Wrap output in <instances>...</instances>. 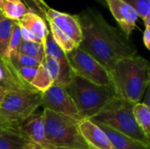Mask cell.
<instances>
[{
  "label": "cell",
  "instance_id": "cell-1",
  "mask_svg": "<svg viewBox=\"0 0 150 149\" xmlns=\"http://www.w3.org/2000/svg\"><path fill=\"white\" fill-rule=\"evenodd\" d=\"M77 17L83 33L78 47L110 73L120 60L137 55V48L129 38L108 24L98 10L87 8Z\"/></svg>",
  "mask_w": 150,
  "mask_h": 149
},
{
  "label": "cell",
  "instance_id": "cell-2",
  "mask_svg": "<svg viewBox=\"0 0 150 149\" xmlns=\"http://www.w3.org/2000/svg\"><path fill=\"white\" fill-rule=\"evenodd\" d=\"M113 88L119 97L140 103L149 86V62L140 55L120 60L111 71Z\"/></svg>",
  "mask_w": 150,
  "mask_h": 149
},
{
  "label": "cell",
  "instance_id": "cell-3",
  "mask_svg": "<svg viewBox=\"0 0 150 149\" xmlns=\"http://www.w3.org/2000/svg\"><path fill=\"white\" fill-rule=\"evenodd\" d=\"M65 89L83 119H91L109 102L119 97L113 86L98 85L76 75Z\"/></svg>",
  "mask_w": 150,
  "mask_h": 149
},
{
  "label": "cell",
  "instance_id": "cell-4",
  "mask_svg": "<svg viewBox=\"0 0 150 149\" xmlns=\"http://www.w3.org/2000/svg\"><path fill=\"white\" fill-rule=\"evenodd\" d=\"M134 105V103L116 97L90 120L108 126L150 148V138L145 134L134 119L133 114Z\"/></svg>",
  "mask_w": 150,
  "mask_h": 149
},
{
  "label": "cell",
  "instance_id": "cell-5",
  "mask_svg": "<svg viewBox=\"0 0 150 149\" xmlns=\"http://www.w3.org/2000/svg\"><path fill=\"white\" fill-rule=\"evenodd\" d=\"M43 115L47 138L54 148L91 149L79 131L78 120L47 109Z\"/></svg>",
  "mask_w": 150,
  "mask_h": 149
},
{
  "label": "cell",
  "instance_id": "cell-6",
  "mask_svg": "<svg viewBox=\"0 0 150 149\" xmlns=\"http://www.w3.org/2000/svg\"><path fill=\"white\" fill-rule=\"evenodd\" d=\"M42 104L39 90L8 91L0 106V112L10 121L21 124L31 117Z\"/></svg>",
  "mask_w": 150,
  "mask_h": 149
},
{
  "label": "cell",
  "instance_id": "cell-7",
  "mask_svg": "<svg viewBox=\"0 0 150 149\" xmlns=\"http://www.w3.org/2000/svg\"><path fill=\"white\" fill-rule=\"evenodd\" d=\"M74 75L103 86H113L112 76L98 61L79 47L67 54Z\"/></svg>",
  "mask_w": 150,
  "mask_h": 149
},
{
  "label": "cell",
  "instance_id": "cell-8",
  "mask_svg": "<svg viewBox=\"0 0 150 149\" xmlns=\"http://www.w3.org/2000/svg\"><path fill=\"white\" fill-rule=\"evenodd\" d=\"M44 109L70 117L76 120H82L77 108L65 87L54 83L49 89L42 93V104Z\"/></svg>",
  "mask_w": 150,
  "mask_h": 149
},
{
  "label": "cell",
  "instance_id": "cell-9",
  "mask_svg": "<svg viewBox=\"0 0 150 149\" xmlns=\"http://www.w3.org/2000/svg\"><path fill=\"white\" fill-rule=\"evenodd\" d=\"M45 18L47 21H52L79 47L83 40V33L77 15H70L49 8L45 13Z\"/></svg>",
  "mask_w": 150,
  "mask_h": 149
},
{
  "label": "cell",
  "instance_id": "cell-10",
  "mask_svg": "<svg viewBox=\"0 0 150 149\" xmlns=\"http://www.w3.org/2000/svg\"><path fill=\"white\" fill-rule=\"evenodd\" d=\"M105 2L123 33L129 38L136 27V21L139 18L138 13L132 6L122 0H105Z\"/></svg>",
  "mask_w": 150,
  "mask_h": 149
},
{
  "label": "cell",
  "instance_id": "cell-11",
  "mask_svg": "<svg viewBox=\"0 0 150 149\" xmlns=\"http://www.w3.org/2000/svg\"><path fill=\"white\" fill-rule=\"evenodd\" d=\"M20 131L29 141L45 149H54L47 138L43 112L40 114L33 113L21 123Z\"/></svg>",
  "mask_w": 150,
  "mask_h": 149
},
{
  "label": "cell",
  "instance_id": "cell-12",
  "mask_svg": "<svg viewBox=\"0 0 150 149\" xmlns=\"http://www.w3.org/2000/svg\"><path fill=\"white\" fill-rule=\"evenodd\" d=\"M79 131L91 149H116L105 133L88 119L79 121Z\"/></svg>",
  "mask_w": 150,
  "mask_h": 149
},
{
  "label": "cell",
  "instance_id": "cell-13",
  "mask_svg": "<svg viewBox=\"0 0 150 149\" xmlns=\"http://www.w3.org/2000/svg\"><path fill=\"white\" fill-rule=\"evenodd\" d=\"M0 86L7 91L37 90L31 84L24 82L10 59L4 57H0Z\"/></svg>",
  "mask_w": 150,
  "mask_h": 149
},
{
  "label": "cell",
  "instance_id": "cell-14",
  "mask_svg": "<svg viewBox=\"0 0 150 149\" xmlns=\"http://www.w3.org/2000/svg\"><path fill=\"white\" fill-rule=\"evenodd\" d=\"M18 22L20 26L33 34L40 43L45 45L46 39L50 32L44 18L40 14L33 11H28Z\"/></svg>",
  "mask_w": 150,
  "mask_h": 149
},
{
  "label": "cell",
  "instance_id": "cell-15",
  "mask_svg": "<svg viewBox=\"0 0 150 149\" xmlns=\"http://www.w3.org/2000/svg\"><path fill=\"white\" fill-rule=\"evenodd\" d=\"M96 124L105 133L107 137L110 139L112 144L116 149H149L144 147L141 143L134 141L133 139H131L120 133H118L115 130H113L108 126H105L98 124V123H96Z\"/></svg>",
  "mask_w": 150,
  "mask_h": 149
},
{
  "label": "cell",
  "instance_id": "cell-16",
  "mask_svg": "<svg viewBox=\"0 0 150 149\" xmlns=\"http://www.w3.org/2000/svg\"><path fill=\"white\" fill-rule=\"evenodd\" d=\"M27 142L20 130L0 128V149H23Z\"/></svg>",
  "mask_w": 150,
  "mask_h": 149
},
{
  "label": "cell",
  "instance_id": "cell-17",
  "mask_svg": "<svg viewBox=\"0 0 150 149\" xmlns=\"http://www.w3.org/2000/svg\"><path fill=\"white\" fill-rule=\"evenodd\" d=\"M133 114L134 119L145 134L150 138V108L143 103H136L134 105Z\"/></svg>",
  "mask_w": 150,
  "mask_h": 149
},
{
  "label": "cell",
  "instance_id": "cell-18",
  "mask_svg": "<svg viewBox=\"0 0 150 149\" xmlns=\"http://www.w3.org/2000/svg\"><path fill=\"white\" fill-rule=\"evenodd\" d=\"M15 21L4 18L0 22V57L9 58L8 50Z\"/></svg>",
  "mask_w": 150,
  "mask_h": 149
},
{
  "label": "cell",
  "instance_id": "cell-19",
  "mask_svg": "<svg viewBox=\"0 0 150 149\" xmlns=\"http://www.w3.org/2000/svg\"><path fill=\"white\" fill-rule=\"evenodd\" d=\"M49 27H50V33L54 40V41L57 43V45L62 49V51L67 54L73 51L75 48L78 47L74 41L67 35L65 34L59 27H57L52 21L47 20Z\"/></svg>",
  "mask_w": 150,
  "mask_h": 149
},
{
  "label": "cell",
  "instance_id": "cell-20",
  "mask_svg": "<svg viewBox=\"0 0 150 149\" xmlns=\"http://www.w3.org/2000/svg\"><path fill=\"white\" fill-rule=\"evenodd\" d=\"M28 11L25 4L22 1L10 2L4 0L2 11L6 18L13 21H19Z\"/></svg>",
  "mask_w": 150,
  "mask_h": 149
},
{
  "label": "cell",
  "instance_id": "cell-21",
  "mask_svg": "<svg viewBox=\"0 0 150 149\" xmlns=\"http://www.w3.org/2000/svg\"><path fill=\"white\" fill-rule=\"evenodd\" d=\"M54 83L51 76L46 68L40 63V65L37 68L36 75L33 79L31 85L37 90L40 92H45L47 89H49Z\"/></svg>",
  "mask_w": 150,
  "mask_h": 149
},
{
  "label": "cell",
  "instance_id": "cell-22",
  "mask_svg": "<svg viewBox=\"0 0 150 149\" xmlns=\"http://www.w3.org/2000/svg\"><path fill=\"white\" fill-rule=\"evenodd\" d=\"M18 53L42 61L45 56V48L44 45L41 43L22 40L18 47Z\"/></svg>",
  "mask_w": 150,
  "mask_h": 149
},
{
  "label": "cell",
  "instance_id": "cell-23",
  "mask_svg": "<svg viewBox=\"0 0 150 149\" xmlns=\"http://www.w3.org/2000/svg\"><path fill=\"white\" fill-rule=\"evenodd\" d=\"M9 59L16 68H22V67L38 68L41 63V61L37 59V58H33V57H31L28 55H25V54H19L18 52L11 54L9 56Z\"/></svg>",
  "mask_w": 150,
  "mask_h": 149
},
{
  "label": "cell",
  "instance_id": "cell-24",
  "mask_svg": "<svg viewBox=\"0 0 150 149\" xmlns=\"http://www.w3.org/2000/svg\"><path fill=\"white\" fill-rule=\"evenodd\" d=\"M132 6L139 17L145 19L150 16V0H122Z\"/></svg>",
  "mask_w": 150,
  "mask_h": 149
},
{
  "label": "cell",
  "instance_id": "cell-25",
  "mask_svg": "<svg viewBox=\"0 0 150 149\" xmlns=\"http://www.w3.org/2000/svg\"><path fill=\"white\" fill-rule=\"evenodd\" d=\"M21 41H22V39H21V34H20V27H19L18 22L15 21L13 29H12V34L11 38L10 45H9V50H8L9 56L11 54L18 52V49Z\"/></svg>",
  "mask_w": 150,
  "mask_h": 149
},
{
  "label": "cell",
  "instance_id": "cell-26",
  "mask_svg": "<svg viewBox=\"0 0 150 149\" xmlns=\"http://www.w3.org/2000/svg\"><path fill=\"white\" fill-rule=\"evenodd\" d=\"M37 68H26V67H22V68H17V71H18V76H20V78L24 82L31 84L33 79L34 78V76L36 75Z\"/></svg>",
  "mask_w": 150,
  "mask_h": 149
},
{
  "label": "cell",
  "instance_id": "cell-27",
  "mask_svg": "<svg viewBox=\"0 0 150 149\" xmlns=\"http://www.w3.org/2000/svg\"><path fill=\"white\" fill-rule=\"evenodd\" d=\"M25 4H30L32 6V11L37 12L41 17H45L46 11L50 8L45 0H25Z\"/></svg>",
  "mask_w": 150,
  "mask_h": 149
},
{
  "label": "cell",
  "instance_id": "cell-28",
  "mask_svg": "<svg viewBox=\"0 0 150 149\" xmlns=\"http://www.w3.org/2000/svg\"><path fill=\"white\" fill-rule=\"evenodd\" d=\"M0 128L12 129V130H20V125L10 121L9 119H7L0 112Z\"/></svg>",
  "mask_w": 150,
  "mask_h": 149
},
{
  "label": "cell",
  "instance_id": "cell-29",
  "mask_svg": "<svg viewBox=\"0 0 150 149\" xmlns=\"http://www.w3.org/2000/svg\"><path fill=\"white\" fill-rule=\"evenodd\" d=\"M143 43L145 47L149 50L150 49V28L145 27L144 32H143Z\"/></svg>",
  "mask_w": 150,
  "mask_h": 149
},
{
  "label": "cell",
  "instance_id": "cell-30",
  "mask_svg": "<svg viewBox=\"0 0 150 149\" xmlns=\"http://www.w3.org/2000/svg\"><path fill=\"white\" fill-rule=\"evenodd\" d=\"M23 149H45V148H43L42 147H40V146H38V145H36V144H34V143H33V142L29 141V142H27V143L25 145V147H24V148Z\"/></svg>",
  "mask_w": 150,
  "mask_h": 149
},
{
  "label": "cell",
  "instance_id": "cell-31",
  "mask_svg": "<svg viewBox=\"0 0 150 149\" xmlns=\"http://www.w3.org/2000/svg\"><path fill=\"white\" fill-rule=\"evenodd\" d=\"M7 92H8V91H7L5 89L2 88V87L0 86V106H1V105H2L3 100H4V98L5 95L7 94Z\"/></svg>",
  "mask_w": 150,
  "mask_h": 149
},
{
  "label": "cell",
  "instance_id": "cell-32",
  "mask_svg": "<svg viewBox=\"0 0 150 149\" xmlns=\"http://www.w3.org/2000/svg\"><path fill=\"white\" fill-rule=\"evenodd\" d=\"M143 22L145 24V27H149L150 28V16L147 17L145 19H143Z\"/></svg>",
  "mask_w": 150,
  "mask_h": 149
},
{
  "label": "cell",
  "instance_id": "cell-33",
  "mask_svg": "<svg viewBox=\"0 0 150 149\" xmlns=\"http://www.w3.org/2000/svg\"><path fill=\"white\" fill-rule=\"evenodd\" d=\"M4 18H5V17H4V15L3 11H2L0 10V22H1V21H2V20H3V19Z\"/></svg>",
  "mask_w": 150,
  "mask_h": 149
},
{
  "label": "cell",
  "instance_id": "cell-34",
  "mask_svg": "<svg viewBox=\"0 0 150 149\" xmlns=\"http://www.w3.org/2000/svg\"><path fill=\"white\" fill-rule=\"evenodd\" d=\"M3 4H4V0H0V10L1 11L3 9Z\"/></svg>",
  "mask_w": 150,
  "mask_h": 149
},
{
  "label": "cell",
  "instance_id": "cell-35",
  "mask_svg": "<svg viewBox=\"0 0 150 149\" xmlns=\"http://www.w3.org/2000/svg\"><path fill=\"white\" fill-rule=\"evenodd\" d=\"M5 1H10V2H18V1H21V0H5Z\"/></svg>",
  "mask_w": 150,
  "mask_h": 149
},
{
  "label": "cell",
  "instance_id": "cell-36",
  "mask_svg": "<svg viewBox=\"0 0 150 149\" xmlns=\"http://www.w3.org/2000/svg\"><path fill=\"white\" fill-rule=\"evenodd\" d=\"M98 1H99V2H101L102 4H105V0H98Z\"/></svg>",
  "mask_w": 150,
  "mask_h": 149
},
{
  "label": "cell",
  "instance_id": "cell-37",
  "mask_svg": "<svg viewBox=\"0 0 150 149\" xmlns=\"http://www.w3.org/2000/svg\"><path fill=\"white\" fill-rule=\"evenodd\" d=\"M56 149H64V148H56Z\"/></svg>",
  "mask_w": 150,
  "mask_h": 149
}]
</instances>
